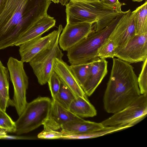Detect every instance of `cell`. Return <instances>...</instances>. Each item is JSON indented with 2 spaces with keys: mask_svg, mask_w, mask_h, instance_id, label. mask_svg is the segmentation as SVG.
Instances as JSON below:
<instances>
[{
  "mask_svg": "<svg viewBox=\"0 0 147 147\" xmlns=\"http://www.w3.org/2000/svg\"><path fill=\"white\" fill-rule=\"evenodd\" d=\"M115 49L113 42L109 38L98 49L97 57L100 58H113L115 56Z\"/></svg>",
  "mask_w": 147,
  "mask_h": 147,
  "instance_id": "cb8c5ba5",
  "label": "cell"
},
{
  "mask_svg": "<svg viewBox=\"0 0 147 147\" xmlns=\"http://www.w3.org/2000/svg\"><path fill=\"white\" fill-rule=\"evenodd\" d=\"M9 75L8 69L0 60V107L5 111L8 106L12 104L9 96Z\"/></svg>",
  "mask_w": 147,
  "mask_h": 147,
  "instance_id": "d6986e66",
  "label": "cell"
},
{
  "mask_svg": "<svg viewBox=\"0 0 147 147\" xmlns=\"http://www.w3.org/2000/svg\"><path fill=\"white\" fill-rule=\"evenodd\" d=\"M133 1L134 2H140L144 0H131Z\"/></svg>",
  "mask_w": 147,
  "mask_h": 147,
  "instance_id": "836d02e7",
  "label": "cell"
},
{
  "mask_svg": "<svg viewBox=\"0 0 147 147\" xmlns=\"http://www.w3.org/2000/svg\"><path fill=\"white\" fill-rule=\"evenodd\" d=\"M93 24L88 22L67 24L59 37L60 48L67 51L86 37L93 31Z\"/></svg>",
  "mask_w": 147,
  "mask_h": 147,
  "instance_id": "8fae6325",
  "label": "cell"
},
{
  "mask_svg": "<svg viewBox=\"0 0 147 147\" xmlns=\"http://www.w3.org/2000/svg\"><path fill=\"white\" fill-rule=\"evenodd\" d=\"M68 109L74 114L81 118L93 117L97 115L96 110L87 98L80 96H76Z\"/></svg>",
  "mask_w": 147,
  "mask_h": 147,
  "instance_id": "ac0fdd59",
  "label": "cell"
},
{
  "mask_svg": "<svg viewBox=\"0 0 147 147\" xmlns=\"http://www.w3.org/2000/svg\"><path fill=\"white\" fill-rule=\"evenodd\" d=\"M104 127L100 123L86 121L82 119L63 124L61 127V132L65 134H79L100 130Z\"/></svg>",
  "mask_w": 147,
  "mask_h": 147,
  "instance_id": "e0dca14e",
  "label": "cell"
},
{
  "mask_svg": "<svg viewBox=\"0 0 147 147\" xmlns=\"http://www.w3.org/2000/svg\"><path fill=\"white\" fill-rule=\"evenodd\" d=\"M55 3H59V0H51Z\"/></svg>",
  "mask_w": 147,
  "mask_h": 147,
  "instance_id": "d6a6232c",
  "label": "cell"
},
{
  "mask_svg": "<svg viewBox=\"0 0 147 147\" xmlns=\"http://www.w3.org/2000/svg\"><path fill=\"white\" fill-rule=\"evenodd\" d=\"M36 138L34 137L20 136V135H10L7 134L3 140H35Z\"/></svg>",
  "mask_w": 147,
  "mask_h": 147,
  "instance_id": "f546056e",
  "label": "cell"
},
{
  "mask_svg": "<svg viewBox=\"0 0 147 147\" xmlns=\"http://www.w3.org/2000/svg\"><path fill=\"white\" fill-rule=\"evenodd\" d=\"M63 29L62 25L60 24L57 30L48 35L38 37L20 45L19 51L21 60L24 63H29L39 53L49 47Z\"/></svg>",
  "mask_w": 147,
  "mask_h": 147,
  "instance_id": "30bf717a",
  "label": "cell"
},
{
  "mask_svg": "<svg viewBox=\"0 0 147 147\" xmlns=\"http://www.w3.org/2000/svg\"><path fill=\"white\" fill-rule=\"evenodd\" d=\"M135 12L129 9L110 35L109 38L113 42L115 47L125 46L136 35L134 16Z\"/></svg>",
  "mask_w": 147,
  "mask_h": 147,
  "instance_id": "7c38bea8",
  "label": "cell"
},
{
  "mask_svg": "<svg viewBox=\"0 0 147 147\" xmlns=\"http://www.w3.org/2000/svg\"><path fill=\"white\" fill-rule=\"evenodd\" d=\"M51 0H0V50L15 46L21 35L47 14Z\"/></svg>",
  "mask_w": 147,
  "mask_h": 147,
  "instance_id": "6da1fadb",
  "label": "cell"
},
{
  "mask_svg": "<svg viewBox=\"0 0 147 147\" xmlns=\"http://www.w3.org/2000/svg\"><path fill=\"white\" fill-rule=\"evenodd\" d=\"M126 12L123 11L107 26L97 31H93L68 50L67 56L70 64L85 63L98 58V49L109 38Z\"/></svg>",
  "mask_w": 147,
  "mask_h": 147,
  "instance_id": "277c9868",
  "label": "cell"
},
{
  "mask_svg": "<svg viewBox=\"0 0 147 147\" xmlns=\"http://www.w3.org/2000/svg\"><path fill=\"white\" fill-rule=\"evenodd\" d=\"M53 69L60 79L76 96L87 98L69 66L62 59L55 58L54 59Z\"/></svg>",
  "mask_w": 147,
  "mask_h": 147,
  "instance_id": "5bb4252c",
  "label": "cell"
},
{
  "mask_svg": "<svg viewBox=\"0 0 147 147\" xmlns=\"http://www.w3.org/2000/svg\"><path fill=\"white\" fill-rule=\"evenodd\" d=\"M115 57L128 63L144 61L147 59V34L136 35L124 46L115 47Z\"/></svg>",
  "mask_w": 147,
  "mask_h": 147,
  "instance_id": "9c48e42d",
  "label": "cell"
},
{
  "mask_svg": "<svg viewBox=\"0 0 147 147\" xmlns=\"http://www.w3.org/2000/svg\"><path fill=\"white\" fill-rule=\"evenodd\" d=\"M2 109L0 107V112L2 110Z\"/></svg>",
  "mask_w": 147,
  "mask_h": 147,
  "instance_id": "e575fe53",
  "label": "cell"
},
{
  "mask_svg": "<svg viewBox=\"0 0 147 147\" xmlns=\"http://www.w3.org/2000/svg\"><path fill=\"white\" fill-rule=\"evenodd\" d=\"M82 119L52 99L48 116L43 125L44 128L57 130L66 123Z\"/></svg>",
  "mask_w": 147,
  "mask_h": 147,
  "instance_id": "4fadbf2b",
  "label": "cell"
},
{
  "mask_svg": "<svg viewBox=\"0 0 147 147\" xmlns=\"http://www.w3.org/2000/svg\"><path fill=\"white\" fill-rule=\"evenodd\" d=\"M91 62V61L85 63L71 65L69 66L72 73L82 88L89 78Z\"/></svg>",
  "mask_w": 147,
  "mask_h": 147,
  "instance_id": "7402d4cb",
  "label": "cell"
},
{
  "mask_svg": "<svg viewBox=\"0 0 147 147\" xmlns=\"http://www.w3.org/2000/svg\"><path fill=\"white\" fill-rule=\"evenodd\" d=\"M65 6L67 24L96 23L95 31L107 26L122 13L107 6L101 0H70Z\"/></svg>",
  "mask_w": 147,
  "mask_h": 147,
  "instance_id": "3957f363",
  "label": "cell"
},
{
  "mask_svg": "<svg viewBox=\"0 0 147 147\" xmlns=\"http://www.w3.org/2000/svg\"><path fill=\"white\" fill-rule=\"evenodd\" d=\"M56 21L48 14L41 18L20 36L15 44L19 46L21 44L38 37L55 26Z\"/></svg>",
  "mask_w": 147,
  "mask_h": 147,
  "instance_id": "2e32d148",
  "label": "cell"
},
{
  "mask_svg": "<svg viewBox=\"0 0 147 147\" xmlns=\"http://www.w3.org/2000/svg\"><path fill=\"white\" fill-rule=\"evenodd\" d=\"M7 65L14 89L12 105L19 116L27 103L26 93L29 84L28 78L24 68V63L21 60L10 57Z\"/></svg>",
  "mask_w": 147,
  "mask_h": 147,
  "instance_id": "8992f818",
  "label": "cell"
},
{
  "mask_svg": "<svg viewBox=\"0 0 147 147\" xmlns=\"http://www.w3.org/2000/svg\"><path fill=\"white\" fill-rule=\"evenodd\" d=\"M52 100L48 97L40 96L27 103L15 122V133L16 135L26 134L43 125L48 116Z\"/></svg>",
  "mask_w": 147,
  "mask_h": 147,
  "instance_id": "5b68a950",
  "label": "cell"
},
{
  "mask_svg": "<svg viewBox=\"0 0 147 147\" xmlns=\"http://www.w3.org/2000/svg\"><path fill=\"white\" fill-rule=\"evenodd\" d=\"M136 35L147 34V1L134 10Z\"/></svg>",
  "mask_w": 147,
  "mask_h": 147,
  "instance_id": "44dd1931",
  "label": "cell"
},
{
  "mask_svg": "<svg viewBox=\"0 0 147 147\" xmlns=\"http://www.w3.org/2000/svg\"><path fill=\"white\" fill-rule=\"evenodd\" d=\"M70 0H59V3L63 5H65Z\"/></svg>",
  "mask_w": 147,
  "mask_h": 147,
  "instance_id": "1f68e13d",
  "label": "cell"
},
{
  "mask_svg": "<svg viewBox=\"0 0 147 147\" xmlns=\"http://www.w3.org/2000/svg\"><path fill=\"white\" fill-rule=\"evenodd\" d=\"M52 99H55L60 87V80L54 71L51 74L47 82Z\"/></svg>",
  "mask_w": 147,
  "mask_h": 147,
  "instance_id": "4316f807",
  "label": "cell"
},
{
  "mask_svg": "<svg viewBox=\"0 0 147 147\" xmlns=\"http://www.w3.org/2000/svg\"></svg>",
  "mask_w": 147,
  "mask_h": 147,
  "instance_id": "d590c367",
  "label": "cell"
},
{
  "mask_svg": "<svg viewBox=\"0 0 147 147\" xmlns=\"http://www.w3.org/2000/svg\"><path fill=\"white\" fill-rule=\"evenodd\" d=\"M61 33L57 36L53 42L33 58L29 64L36 76L39 84L43 85L47 83L52 72L53 64L55 58L62 59L63 54L59 46Z\"/></svg>",
  "mask_w": 147,
  "mask_h": 147,
  "instance_id": "ba28073f",
  "label": "cell"
},
{
  "mask_svg": "<svg viewBox=\"0 0 147 147\" xmlns=\"http://www.w3.org/2000/svg\"><path fill=\"white\" fill-rule=\"evenodd\" d=\"M0 129L6 132L14 133L16 130L15 122L3 110L0 112Z\"/></svg>",
  "mask_w": 147,
  "mask_h": 147,
  "instance_id": "d4e9b609",
  "label": "cell"
},
{
  "mask_svg": "<svg viewBox=\"0 0 147 147\" xmlns=\"http://www.w3.org/2000/svg\"><path fill=\"white\" fill-rule=\"evenodd\" d=\"M7 134L6 132L0 129V139L3 140Z\"/></svg>",
  "mask_w": 147,
  "mask_h": 147,
  "instance_id": "4dcf8cb0",
  "label": "cell"
},
{
  "mask_svg": "<svg viewBox=\"0 0 147 147\" xmlns=\"http://www.w3.org/2000/svg\"><path fill=\"white\" fill-rule=\"evenodd\" d=\"M147 59L144 61L138 82L141 94H147Z\"/></svg>",
  "mask_w": 147,
  "mask_h": 147,
  "instance_id": "484cf974",
  "label": "cell"
},
{
  "mask_svg": "<svg viewBox=\"0 0 147 147\" xmlns=\"http://www.w3.org/2000/svg\"><path fill=\"white\" fill-rule=\"evenodd\" d=\"M101 1L104 4L111 8L114 9L119 13H122L121 7L126 5L124 3H121L118 0H101Z\"/></svg>",
  "mask_w": 147,
  "mask_h": 147,
  "instance_id": "f1b7e54d",
  "label": "cell"
},
{
  "mask_svg": "<svg viewBox=\"0 0 147 147\" xmlns=\"http://www.w3.org/2000/svg\"><path fill=\"white\" fill-rule=\"evenodd\" d=\"M107 64L105 59L98 57L91 61L89 77L82 88L87 96L92 95L107 75Z\"/></svg>",
  "mask_w": 147,
  "mask_h": 147,
  "instance_id": "9a60e30c",
  "label": "cell"
},
{
  "mask_svg": "<svg viewBox=\"0 0 147 147\" xmlns=\"http://www.w3.org/2000/svg\"><path fill=\"white\" fill-rule=\"evenodd\" d=\"M60 81L59 90L53 100L63 107L68 109L70 104L76 96L61 80Z\"/></svg>",
  "mask_w": 147,
  "mask_h": 147,
  "instance_id": "603a6c76",
  "label": "cell"
},
{
  "mask_svg": "<svg viewBox=\"0 0 147 147\" xmlns=\"http://www.w3.org/2000/svg\"><path fill=\"white\" fill-rule=\"evenodd\" d=\"M109 80L103 98L104 109L114 114L121 110L141 95L138 78L129 63L113 58Z\"/></svg>",
  "mask_w": 147,
  "mask_h": 147,
  "instance_id": "7a4b0ae2",
  "label": "cell"
},
{
  "mask_svg": "<svg viewBox=\"0 0 147 147\" xmlns=\"http://www.w3.org/2000/svg\"><path fill=\"white\" fill-rule=\"evenodd\" d=\"M62 137L63 133L61 131L47 128H44L37 136L38 138L44 139H62Z\"/></svg>",
  "mask_w": 147,
  "mask_h": 147,
  "instance_id": "83f0119b",
  "label": "cell"
},
{
  "mask_svg": "<svg viewBox=\"0 0 147 147\" xmlns=\"http://www.w3.org/2000/svg\"><path fill=\"white\" fill-rule=\"evenodd\" d=\"M129 125L105 126L102 129L92 131L75 134H65L66 139H80L96 138L129 128Z\"/></svg>",
  "mask_w": 147,
  "mask_h": 147,
  "instance_id": "ffe728a7",
  "label": "cell"
},
{
  "mask_svg": "<svg viewBox=\"0 0 147 147\" xmlns=\"http://www.w3.org/2000/svg\"><path fill=\"white\" fill-rule=\"evenodd\" d=\"M113 114L100 122L103 126H133L147 116V94H141L130 105Z\"/></svg>",
  "mask_w": 147,
  "mask_h": 147,
  "instance_id": "52a82bcc",
  "label": "cell"
}]
</instances>
